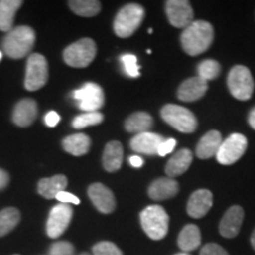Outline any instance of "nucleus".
I'll list each match as a JSON object with an SVG mask.
<instances>
[{"mask_svg":"<svg viewBox=\"0 0 255 255\" xmlns=\"http://www.w3.org/2000/svg\"><path fill=\"white\" fill-rule=\"evenodd\" d=\"M222 143L221 133L216 130L207 132L196 146V156L201 159H208L213 156H216L220 145Z\"/></svg>","mask_w":255,"mask_h":255,"instance_id":"20","label":"nucleus"},{"mask_svg":"<svg viewBox=\"0 0 255 255\" xmlns=\"http://www.w3.org/2000/svg\"><path fill=\"white\" fill-rule=\"evenodd\" d=\"M90 137L84 135V133H76V135L68 136L63 141L64 150L73 156L85 155L90 150Z\"/></svg>","mask_w":255,"mask_h":255,"instance_id":"25","label":"nucleus"},{"mask_svg":"<svg viewBox=\"0 0 255 255\" xmlns=\"http://www.w3.org/2000/svg\"><path fill=\"white\" fill-rule=\"evenodd\" d=\"M73 98L77 101L79 109L87 113H95L104 105V94L100 85L95 83H85L73 92Z\"/></svg>","mask_w":255,"mask_h":255,"instance_id":"10","label":"nucleus"},{"mask_svg":"<svg viewBox=\"0 0 255 255\" xmlns=\"http://www.w3.org/2000/svg\"><path fill=\"white\" fill-rule=\"evenodd\" d=\"M56 199L62 203H75V205H79L78 197L75 196L71 193H68V191H65V190L62 191V193H59L58 195H57Z\"/></svg>","mask_w":255,"mask_h":255,"instance_id":"37","label":"nucleus"},{"mask_svg":"<svg viewBox=\"0 0 255 255\" xmlns=\"http://www.w3.org/2000/svg\"><path fill=\"white\" fill-rule=\"evenodd\" d=\"M88 195L98 212L110 214L116 208V200L114 193L102 183H92L88 189Z\"/></svg>","mask_w":255,"mask_h":255,"instance_id":"13","label":"nucleus"},{"mask_svg":"<svg viewBox=\"0 0 255 255\" xmlns=\"http://www.w3.org/2000/svg\"><path fill=\"white\" fill-rule=\"evenodd\" d=\"M214 39V28L207 21H193L181 34V45L189 56H199L206 52Z\"/></svg>","mask_w":255,"mask_h":255,"instance_id":"1","label":"nucleus"},{"mask_svg":"<svg viewBox=\"0 0 255 255\" xmlns=\"http://www.w3.org/2000/svg\"><path fill=\"white\" fill-rule=\"evenodd\" d=\"M51 255H75V247L69 241H59L51 245Z\"/></svg>","mask_w":255,"mask_h":255,"instance_id":"34","label":"nucleus"},{"mask_svg":"<svg viewBox=\"0 0 255 255\" xmlns=\"http://www.w3.org/2000/svg\"><path fill=\"white\" fill-rule=\"evenodd\" d=\"M213 206V194L207 189L194 191L187 203V213L190 218L201 219L209 212Z\"/></svg>","mask_w":255,"mask_h":255,"instance_id":"15","label":"nucleus"},{"mask_svg":"<svg viewBox=\"0 0 255 255\" xmlns=\"http://www.w3.org/2000/svg\"><path fill=\"white\" fill-rule=\"evenodd\" d=\"M103 120L104 116L101 113H98V111H95V113H85L83 115H79V116H77L72 121V127L76 128V129H83V128L101 124L103 122Z\"/></svg>","mask_w":255,"mask_h":255,"instance_id":"31","label":"nucleus"},{"mask_svg":"<svg viewBox=\"0 0 255 255\" xmlns=\"http://www.w3.org/2000/svg\"><path fill=\"white\" fill-rule=\"evenodd\" d=\"M139 219L143 231L151 240H162L168 234L169 216L163 207L158 205L146 207L142 210Z\"/></svg>","mask_w":255,"mask_h":255,"instance_id":"3","label":"nucleus"},{"mask_svg":"<svg viewBox=\"0 0 255 255\" xmlns=\"http://www.w3.org/2000/svg\"><path fill=\"white\" fill-rule=\"evenodd\" d=\"M177 245L184 253L199 248L201 245V233L199 227L195 225H187L178 235Z\"/></svg>","mask_w":255,"mask_h":255,"instance_id":"26","label":"nucleus"},{"mask_svg":"<svg viewBox=\"0 0 255 255\" xmlns=\"http://www.w3.org/2000/svg\"><path fill=\"white\" fill-rule=\"evenodd\" d=\"M103 167L109 173L117 171L122 167L123 162V146L119 141H111L105 145L103 157Z\"/></svg>","mask_w":255,"mask_h":255,"instance_id":"23","label":"nucleus"},{"mask_svg":"<svg viewBox=\"0 0 255 255\" xmlns=\"http://www.w3.org/2000/svg\"><path fill=\"white\" fill-rule=\"evenodd\" d=\"M9 182V175L6 173L5 170L0 169V190L4 189L5 187H7Z\"/></svg>","mask_w":255,"mask_h":255,"instance_id":"39","label":"nucleus"},{"mask_svg":"<svg viewBox=\"0 0 255 255\" xmlns=\"http://www.w3.org/2000/svg\"><path fill=\"white\" fill-rule=\"evenodd\" d=\"M49 78V65L43 55L33 53L28 57L25 73V88L28 91H37L44 87Z\"/></svg>","mask_w":255,"mask_h":255,"instance_id":"8","label":"nucleus"},{"mask_svg":"<svg viewBox=\"0 0 255 255\" xmlns=\"http://www.w3.org/2000/svg\"><path fill=\"white\" fill-rule=\"evenodd\" d=\"M21 0H1L0 1V31L8 32L13 28L15 13L21 7Z\"/></svg>","mask_w":255,"mask_h":255,"instance_id":"24","label":"nucleus"},{"mask_svg":"<svg viewBox=\"0 0 255 255\" xmlns=\"http://www.w3.org/2000/svg\"><path fill=\"white\" fill-rule=\"evenodd\" d=\"M193 162V154L189 149H181L168 161L165 174L173 178L186 173Z\"/></svg>","mask_w":255,"mask_h":255,"instance_id":"21","label":"nucleus"},{"mask_svg":"<svg viewBox=\"0 0 255 255\" xmlns=\"http://www.w3.org/2000/svg\"><path fill=\"white\" fill-rule=\"evenodd\" d=\"M129 162H130V164L135 168H141L143 165V159L139 157V156H136V155L131 156V157L129 158Z\"/></svg>","mask_w":255,"mask_h":255,"instance_id":"40","label":"nucleus"},{"mask_svg":"<svg viewBox=\"0 0 255 255\" xmlns=\"http://www.w3.org/2000/svg\"><path fill=\"white\" fill-rule=\"evenodd\" d=\"M68 4L73 13L85 18L95 17L102 8L101 2L97 0H71Z\"/></svg>","mask_w":255,"mask_h":255,"instance_id":"28","label":"nucleus"},{"mask_svg":"<svg viewBox=\"0 0 255 255\" xmlns=\"http://www.w3.org/2000/svg\"><path fill=\"white\" fill-rule=\"evenodd\" d=\"M37 103L32 98H24L15 105L12 120L15 126L25 128L34 122L38 113Z\"/></svg>","mask_w":255,"mask_h":255,"instance_id":"18","label":"nucleus"},{"mask_svg":"<svg viewBox=\"0 0 255 255\" xmlns=\"http://www.w3.org/2000/svg\"><path fill=\"white\" fill-rule=\"evenodd\" d=\"M165 12L169 23L177 28H186L193 23L194 11L190 2L186 0H168Z\"/></svg>","mask_w":255,"mask_h":255,"instance_id":"12","label":"nucleus"},{"mask_svg":"<svg viewBox=\"0 0 255 255\" xmlns=\"http://www.w3.org/2000/svg\"><path fill=\"white\" fill-rule=\"evenodd\" d=\"M161 116L165 123L183 133H191L196 130L195 115L187 108L175 104H167L161 109Z\"/></svg>","mask_w":255,"mask_h":255,"instance_id":"6","label":"nucleus"},{"mask_svg":"<svg viewBox=\"0 0 255 255\" xmlns=\"http://www.w3.org/2000/svg\"><path fill=\"white\" fill-rule=\"evenodd\" d=\"M175 145H176V141H175L174 138L164 139V141L161 143V145H159L157 155H159V156H165V155L170 154V152L174 150Z\"/></svg>","mask_w":255,"mask_h":255,"instance_id":"36","label":"nucleus"},{"mask_svg":"<svg viewBox=\"0 0 255 255\" xmlns=\"http://www.w3.org/2000/svg\"><path fill=\"white\" fill-rule=\"evenodd\" d=\"M247 149V138L241 133H233L227 139L222 141L216 158L219 163L231 165L239 161Z\"/></svg>","mask_w":255,"mask_h":255,"instance_id":"9","label":"nucleus"},{"mask_svg":"<svg viewBox=\"0 0 255 255\" xmlns=\"http://www.w3.org/2000/svg\"><path fill=\"white\" fill-rule=\"evenodd\" d=\"M175 255H190V254H188V253H184V252H183V253H178V254H175Z\"/></svg>","mask_w":255,"mask_h":255,"instance_id":"43","label":"nucleus"},{"mask_svg":"<svg viewBox=\"0 0 255 255\" xmlns=\"http://www.w3.org/2000/svg\"><path fill=\"white\" fill-rule=\"evenodd\" d=\"M244 209L240 206H233L225 213L220 222V234L223 238L233 239L238 237L240 233L242 221H244Z\"/></svg>","mask_w":255,"mask_h":255,"instance_id":"14","label":"nucleus"},{"mask_svg":"<svg viewBox=\"0 0 255 255\" xmlns=\"http://www.w3.org/2000/svg\"><path fill=\"white\" fill-rule=\"evenodd\" d=\"M73 210L69 203H59L51 209L46 222V233L51 239L59 238L69 227Z\"/></svg>","mask_w":255,"mask_h":255,"instance_id":"11","label":"nucleus"},{"mask_svg":"<svg viewBox=\"0 0 255 255\" xmlns=\"http://www.w3.org/2000/svg\"><path fill=\"white\" fill-rule=\"evenodd\" d=\"M154 124V120L148 113L138 111L129 116L124 123V128L128 132H136L137 135L146 132Z\"/></svg>","mask_w":255,"mask_h":255,"instance_id":"27","label":"nucleus"},{"mask_svg":"<svg viewBox=\"0 0 255 255\" xmlns=\"http://www.w3.org/2000/svg\"><path fill=\"white\" fill-rule=\"evenodd\" d=\"M178 193V183L174 178L161 177L155 180L148 189L149 197L154 201H164L176 196Z\"/></svg>","mask_w":255,"mask_h":255,"instance_id":"19","label":"nucleus"},{"mask_svg":"<svg viewBox=\"0 0 255 255\" xmlns=\"http://www.w3.org/2000/svg\"><path fill=\"white\" fill-rule=\"evenodd\" d=\"M15 255H18V254H15Z\"/></svg>","mask_w":255,"mask_h":255,"instance_id":"46","label":"nucleus"},{"mask_svg":"<svg viewBox=\"0 0 255 255\" xmlns=\"http://www.w3.org/2000/svg\"><path fill=\"white\" fill-rule=\"evenodd\" d=\"M20 221V212L14 207L2 209L0 212V238L5 237L17 227Z\"/></svg>","mask_w":255,"mask_h":255,"instance_id":"29","label":"nucleus"},{"mask_svg":"<svg viewBox=\"0 0 255 255\" xmlns=\"http://www.w3.org/2000/svg\"><path fill=\"white\" fill-rule=\"evenodd\" d=\"M94 255H123L122 251L110 241H102L92 247Z\"/></svg>","mask_w":255,"mask_h":255,"instance_id":"32","label":"nucleus"},{"mask_svg":"<svg viewBox=\"0 0 255 255\" xmlns=\"http://www.w3.org/2000/svg\"><path fill=\"white\" fill-rule=\"evenodd\" d=\"M221 72V66L216 60L213 59H207L203 60L202 63H200V65L197 66V73H199V77L205 79L206 82L213 81L215 79Z\"/></svg>","mask_w":255,"mask_h":255,"instance_id":"30","label":"nucleus"},{"mask_svg":"<svg viewBox=\"0 0 255 255\" xmlns=\"http://www.w3.org/2000/svg\"><path fill=\"white\" fill-rule=\"evenodd\" d=\"M144 19V8L138 4H128L120 9L114 21L117 37L129 38L135 33Z\"/></svg>","mask_w":255,"mask_h":255,"instance_id":"4","label":"nucleus"},{"mask_svg":"<svg viewBox=\"0 0 255 255\" xmlns=\"http://www.w3.org/2000/svg\"><path fill=\"white\" fill-rule=\"evenodd\" d=\"M1 57H2V55H1V51H0V60H1Z\"/></svg>","mask_w":255,"mask_h":255,"instance_id":"45","label":"nucleus"},{"mask_svg":"<svg viewBox=\"0 0 255 255\" xmlns=\"http://www.w3.org/2000/svg\"><path fill=\"white\" fill-rule=\"evenodd\" d=\"M68 187V178L64 175H55L52 177L41 178L38 182V193L45 199H56L57 195Z\"/></svg>","mask_w":255,"mask_h":255,"instance_id":"22","label":"nucleus"},{"mask_svg":"<svg viewBox=\"0 0 255 255\" xmlns=\"http://www.w3.org/2000/svg\"><path fill=\"white\" fill-rule=\"evenodd\" d=\"M36 33L30 26L12 28L2 39V49L9 58L20 59L33 49Z\"/></svg>","mask_w":255,"mask_h":255,"instance_id":"2","label":"nucleus"},{"mask_svg":"<svg viewBox=\"0 0 255 255\" xmlns=\"http://www.w3.org/2000/svg\"><path fill=\"white\" fill-rule=\"evenodd\" d=\"M200 255H229L228 252L218 244H207L202 247Z\"/></svg>","mask_w":255,"mask_h":255,"instance_id":"35","label":"nucleus"},{"mask_svg":"<svg viewBox=\"0 0 255 255\" xmlns=\"http://www.w3.org/2000/svg\"><path fill=\"white\" fill-rule=\"evenodd\" d=\"M81 255H91V254H89V253H82Z\"/></svg>","mask_w":255,"mask_h":255,"instance_id":"44","label":"nucleus"},{"mask_svg":"<svg viewBox=\"0 0 255 255\" xmlns=\"http://www.w3.org/2000/svg\"><path fill=\"white\" fill-rule=\"evenodd\" d=\"M163 141V137L158 133L146 131L132 137V139L130 141V148L138 154L157 155L159 145Z\"/></svg>","mask_w":255,"mask_h":255,"instance_id":"16","label":"nucleus"},{"mask_svg":"<svg viewBox=\"0 0 255 255\" xmlns=\"http://www.w3.org/2000/svg\"><path fill=\"white\" fill-rule=\"evenodd\" d=\"M59 120H60L59 115L57 114L56 111H50V113L45 116V123H46V126L50 128L56 127L57 124H58Z\"/></svg>","mask_w":255,"mask_h":255,"instance_id":"38","label":"nucleus"},{"mask_svg":"<svg viewBox=\"0 0 255 255\" xmlns=\"http://www.w3.org/2000/svg\"><path fill=\"white\" fill-rule=\"evenodd\" d=\"M97 53L96 43L90 38H83L72 43L64 50V62L72 68H87L95 59Z\"/></svg>","mask_w":255,"mask_h":255,"instance_id":"5","label":"nucleus"},{"mask_svg":"<svg viewBox=\"0 0 255 255\" xmlns=\"http://www.w3.org/2000/svg\"><path fill=\"white\" fill-rule=\"evenodd\" d=\"M121 62L124 66V71L129 77L136 78L139 76V66L137 64V58L133 55H123L121 57Z\"/></svg>","mask_w":255,"mask_h":255,"instance_id":"33","label":"nucleus"},{"mask_svg":"<svg viewBox=\"0 0 255 255\" xmlns=\"http://www.w3.org/2000/svg\"><path fill=\"white\" fill-rule=\"evenodd\" d=\"M207 90H208V82L197 76V77L186 79L180 85L177 90V97L178 100L183 102H195L202 98Z\"/></svg>","mask_w":255,"mask_h":255,"instance_id":"17","label":"nucleus"},{"mask_svg":"<svg viewBox=\"0 0 255 255\" xmlns=\"http://www.w3.org/2000/svg\"><path fill=\"white\" fill-rule=\"evenodd\" d=\"M227 84L229 91L239 101L250 100L254 91L253 76L250 69L244 65L234 66L229 71Z\"/></svg>","mask_w":255,"mask_h":255,"instance_id":"7","label":"nucleus"},{"mask_svg":"<svg viewBox=\"0 0 255 255\" xmlns=\"http://www.w3.org/2000/svg\"><path fill=\"white\" fill-rule=\"evenodd\" d=\"M248 123H250V126L255 130V108H253L250 113V116H248Z\"/></svg>","mask_w":255,"mask_h":255,"instance_id":"41","label":"nucleus"},{"mask_svg":"<svg viewBox=\"0 0 255 255\" xmlns=\"http://www.w3.org/2000/svg\"><path fill=\"white\" fill-rule=\"evenodd\" d=\"M251 244H252V247H253V248H254V251H255V229H254L253 234H252V238H251Z\"/></svg>","mask_w":255,"mask_h":255,"instance_id":"42","label":"nucleus"}]
</instances>
